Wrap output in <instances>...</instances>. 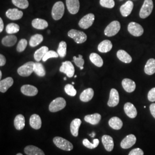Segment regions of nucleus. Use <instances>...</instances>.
Listing matches in <instances>:
<instances>
[{
  "label": "nucleus",
  "instance_id": "1",
  "mask_svg": "<svg viewBox=\"0 0 155 155\" xmlns=\"http://www.w3.org/2000/svg\"><path fill=\"white\" fill-rule=\"evenodd\" d=\"M64 13V5L61 1H58L54 5L52 9V17L55 20H59L63 16Z\"/></svg>",
  "mask_w": 155,
  "mask_h": 155
},
{
  "label": "nucleus",
  "instance_id": "2",
  "mask_svg": "<svg viewBox=\"0 0 155 155\" xmlns=\"http://www.w3.org/2000/svg\"><path fill=\"white\" fill-rule=\"evenodd\" d=\"M68 36L74 39L77 44H82L87 40V35L82 31L76 29H71L68 32Z\"/></svg>",
  "mask_w": 155,
  "mask_h": 155
},
{
  "label": "nucleus",
  "instance_id": "3",
  "mask_svg": "<svg viewBox=\"0 0 155 155\" xmlns=\"http://www.w3.org/2000/svg\"><path fill=\"white\" fill-rule=\"evenodd\" d=\"M53 142L58 148L63 150L70 151L73 149V145L71 143L61 137H54Z\"/></svg>",
  "mask_w": 155,
  "mask_h": 155
},
{
  "label": "nucleus",
  "instance_id": "4",
  "mask_svg": "<svg viewBox=\"0 0 155 155\" xmlns=\"http://www.w3.org/2000/svg\"><path fill=\"white\" fill-rule=\"evenodd\" d=\"M66 106V100L63 98L58 97L53 100L49 106V110L51 112H57L63 109Z\"/></svg>",
  "mask_w": 155,
  "mask_h": 155
},
{
  "label": "nucleus",
  "instance_id": "5",
  "mask_svg": "<svg viewBox=\"0 0 155 155\" xmlns=\"http://www.w3.org/2000/svg\"><path fill=\"white\" fill-rule=\"evenodd\" d=\"M153 9L152 0H145L140 11V17L141 18H146L151 14Z\"/></svg>",
  "mask_w": 155,
  "mask_h": 155
},
{
  "label": "nucleus",
  "instance_id": "6",
  "mask_svg": "<svg viewBox=\"0 0 155 155\" xmlns=\"http://www.w3.org/2000/svg\"><path fill=\"white\" fill-rule=\"evenodd\" d=\"M34 65L35 63L33 61H28L24 65L20 67L17 70L18 75L24 77L30 76L32 73L34 72Z\"/></svg>",
  "mask_w": 155,
  "mask_h": 155
},
{
  "label": "nucleus",
  "instance_id": "7",
  "mask_svg": "<svg viewBox=\"0 0 155 155\" xmlns=\"http://www.w3.org/2000/svg\"><path fill=\"white\" fill-rule=\"evenodd\" d=\"M121 28L120 23L118 21H113L110 22L105 28L104 33L106 36L111 37L115 36L120 31Z\"/></svg>",
  "mask_w": 155,
  "mask_h": 155
},
{
  "label": "nucleus",
  "instance_id": "8",
  "mask_svg": "<svg viewBox=\"0 0 155 155\" xmlns=\"http://www.w3.org/2000/svg\"><path fill=\"white\" fill-rule=\"evenodd\" d=\"M127 30L132 35L136 37L140 36L144 33L143 27L137 22H130L127 26Z\"/></svg>",
  "mask_w": 155,
  "mask_h": 155
},
{
  "label": "nucleus",
  "instance_id": "9",
  "mask_svg": "<svg viewBox=\"0 0 155 155\" xmlns=\"http://www.w3.org/2000/svg\"><path fill=\"white\" fill-rule=\"evenodd\" d=\"M95 16L93 13H89L83 16L79 22V26L82 29L90 28L93 24Z\"/></svg>",
  "mask_w": 155,
  "mask_h": 155
},
{
  "label": "nucleus",
  "instance_id": "10",
  "mask_svg": "<svg viewBox=\"0 0 155 155\" xmlns=\"http://www.w3.org/2000/svg\"><path fill=\"white\" fill-rule=\"evenodd\" d=\"M59 70L61 72L64 73L68 78L72 77L75 72L74 67L72 63L70 61L63 62Z\"/></svg>",
  "mask_w": 155,
  "mask_h": 155
},
{
  "label": "nucleus",
  "instance_id": "11",
  "mask_svg": "<svg viewBox=\"0 0 155 155\" xmlns=\"http://www.w3.org/2000/svg\"><path fill=\"white\" fill-rule=\"evenodd\" d=\"M136 140V137L134 134L127 135L121 142V147L123 149H129L135 144Z\"/></svg>",
  "mask_w": 155,
  "mask_h": 155
},
{
  "label": "nucleus",
  "instance_id": "12",
  "mask_svg": "<svg viewBox=\"0 0 155 155\" xmlns=\"http://www.w3.org/2000/svg\"><path fill=\"white\" fill-rule=\"evenodd\" d=\"M119 101L120 96L118 91L116 89H111L109 100L107 102V105L109 107H115L119 104Z\"/></svg>",
  "mask_w": 155,
  "mask_h": 155
},
{
  "label": "nucleus",
  "instance_id": "13",
  "mask_svg": "<svg viewBox=\"0 0 155 155\" xmlns=\"http://www.w3.org/2000/svg\"><path fill=\"white\" fill-rule=\"evenodd\" d=\"M66 5L68 12L72 15H75L79 10L80 3L79 0H66Z\"/></svg>",
  "mask_w": 155,
  "mask_h": 155
},
{
  "label": "nucleus",
  "instance_id": "14",
  "mask_svg": "<svg viewBox=\"0 0 155 155\" xmlns=\"http://www.w3.org/2000/svg\"><path fill=\"white\" fill-rule=\"evenodd\" d=\"M6 16L12 20H17L22 18L23 12L16 8L9 9L6 12Z\"/></svg>",
  "mask_w": 155,
  "mask_h": 155
},
{
  "label": "nucleus",
  "instance_id": "15",
  "mask_svg": "<svg viewBox=\"0 0 155 155\" xmlns=\"http://www.w3.org/2000/svg\"><path fill=\"white\" fill-rule=\"evenodd\" d=\"M21 91L24 95L30 97L35 96L38 93V89L30 84L23 85L21 88Z\"/></svg>",
  "mask_w": 155,
  "mask_h": 155
},
{
  "label": "nucleus",
  "instance_id": "16",
  "mask_svg": "<svg viewBox=\"0 0 155 155\" xmlns=\"http://www.w3.org/2000/svg\"><path fill=\"white\" fill-rule=\"evenodd\" d=\"M124 111H125V114L129 118H134L137 116V109L132 104H131L130 102L126 103L124 105Z\"/></svg>",
  "mask_w": 155,
  "mask_h": 155
},
{
  "label": "nucleus",
  "instance_id": "17",
  "mask_svg": "<svg viewBox=\"0 0 155 155\" xmlns=\"http://www.w3.org/2000/svg\"><path fill=\"white\" fill-rule=\"evenodd\" d=\"M133 2L131 1H127L124 5L120 7V12L122 16L127 17L131 13L133 10Z\"/></svg>",
  "mask_w": 155,
  "mask_h": 155
},
{
  "label": "nucleus",
  "instance_id": "18",
  "mask_svg": "<svg viewBox=\"0 0 155 155\" xmlns=\"http://www.w3.org/2000/svg\"><path fill=\"white\" fill-rule=\"evenodd\" d=\"M102 142L105 150L111 152L114 148V141L113 138L109 135H104L102 137Z\"/></svg>",
  "mask_w": 155,
  "mask_h": 155
},
{
  "label": "nucleus",
  "instance_id": "19",
  "mask_svg": "<svg viewBox=\"0 0 155 155\" xmlns=\"http://www.w3.org/2000/svg\"><path fill=\"white\" fill-rule=\"evenodd\" d=\"M122 85L124 89L127 93H132L136 87L135 82L128 78H125L122 80Z\"/></svg>",
  "mask_w": 155,
  "mask_h": 155
},
{
  "label": "nucleus",
  "instance_id": "20",
  "mask_svg": "<svg viewBox=\"0 0 155 155\" xmlns=\"http://www.w3.org/2000/svg\"><path fill=\"white\" fill-rule=\"evenodd\" d=\"M13 79L11 77H8L1 80L0 81V91L1 93H5L6 91L11 87L13 84Z\"/></svg>",
  "mask_w": 155,
  "mask_h": 155
},
{
  "label": "nucleus",
  "instance_id": "21",
  "mask_svg": "<svg viewBox=\"0 0 155 155\" xmlns=\"http://www.w3.org/2000/svg\"><path fill=\"white\" fill-rule=\"evenodd\" d=\"M24 152L27 155H45L44 152L34 145H28L24 148Z\"/></svg>",
  "mask_w": 155,
  "mask_h": 155
},
{
  "label": "nucleus",
  "instance_id": "22",
  "mask_svg": "<svg viewBox=\"0 0 155 155\" xmlns=\"http://www.w3.org/2000/svg\"><path fill=\"white\" fill-rule=\"evenodd\" d=\"M31 127L35 129H39L41 127V120L40 117L36 114H32L29 119Z\"/></svg>",
  "mask_w": 155,
  "mask_h": 155
},
{
  "label": "nucleus",
  "instance_id": "23",
  "mask_svg": "<svg viewBox=\"0 0 155 155\" xmlns=\"http://www.w3.org/2000/svg\"><path fill=\"white\" fill-rule=\"evenodd\" d=\"M94 94L93 89L91 88L86 89L83 91L82 93L80 95V100L84 102H89L93 98Z\"/></svg>",
  "mask_w": 155,
  "mask_h": 155
},
{
  "label": "nucleus",
  "instance_id": "24",
  "mask_svg": "<svg viewBox=\"0 0 155 155\" xmlns=\"http://www.w3.org/2000/svg\"><path fill=\"white\" fill-rule=\"evenodd\" d=\"M113 45L110 40H105L100 43L98 46V50L100 52L106 53L112 49Z\"/></svg>",
  "mask_w": 155,
  "mask_h": 155
},
{
  "label": "nucleus",
  "instance_id": "25",
  "mask_svg": "<svg viewBox=\"0 0 155 155\" xmlns=\"http://www.w3.org/2000/svg\"><path fill=\"white\" fill-rule=\"evenodd\" d=\"M82 121L79 118H75L73 120L70 124V130L72 136L77 137L79 133V129L81 125Z\"/></svg>",
  "mask_w": 155,
  "mask_h": 155
},
{
  "label": "nucleus",
  "instance_id": "26",
  "mask_svg": "<svg viewBox=\"0 0 155 155\" xmlns=\"http://www.w3.org/2000/svg\"><path fill=\"white\" fill-rule=\"evenodd\" d=\"M32 25L33 28L37 29H45L48 27V24L44 19L35 18L32 21Z\"/></svg>",
  "mask_w": 155,
  "mask_h": 155
},
{
  "label": "nucleus",
  "instance_id": "27",
  "mask_svg": "<svg viewBox=\"0 0 155 155\" xmlns=\"http://www.w3.org/2000/svg\"><path fill=\"white\" fill-rule=\"evenodd\" d=\"M144 71L146 74L151 75L155 73V59H150L145 64L144 67Z\"/></svg>",
  "mask_w": 155,
  "mask_h": 155
},
{
  "label": "nucleus",
  "instance_id": "28",
  "mask_svg": "<svg viewBox=\"0 0 155 155\" xmlns=\"http://www.w3.org/2000/svg\"><path fill=\"white\" fill-rule=\"evenodd\" d=\"M117 58L121 61L125 63H130L132 61V58L130 55L124 50H120L117 52Z\"/></svg>",
  "mask_w": 155,
  "mask_h": 155
},
{
  "label": "nucleus",
  "instance_id": "29",
  "mask_svg": "<svg viewBox=\"0 0 155 155\" xmlns=\"http://www.w3.org/2000/svg\"><path fill=\"white\" fill-rule=\"evenodd\" d=\"M109 125L113 129L120 130L122 128L123 122L120 118L117 117H113L109 120Z\"/></svg>",
  "mask_w": 155,
  "mask_h": 155
},
{
  "label": "nucleus",
  "instance_id": "30",
  "mask_svg": "<svg viewBox=\"0 0 155 155\" xmlns=\"http://www.w3.org/2000/svg\"><path fill=\"white\" fill-rule=\"evenodd\" d=\"M84 121L92 125H97L101 120V116L99 113L87 115L84 117Z\"/></svg>",
  "mask_w": 155,
  "mask_h": 155
},
{
  "label": "nucleus",
  "instance_id": "31",
  "mask_svg": "<svg viewBox=\"0 0 155 155\" xmlns=\"http://www.w3.org/2000/svg\"><path fill=\"white\" fill-rule=\"evenodd\" d=\"M14 125L17 130H21L23 129L25 125L24 116L22 114H18L16 116L14 120Z\"/></svg>",
  "mask_w": 155,
  "mask_h": 155
},
{
  "label": "nucleus",
  "instance_id": "32",
  "mask_svg": "<svg viewBox=\"0 0 155 155\" xmlns=\"http://www.w3.org/2000/svg\"><path fill=\"white\" fill-rule=\"evenodd\" d=\"M17 38L13 35H9L5 36L2 40V44L6 47H12L16 43Z\"/></svg>",
  "mask_w": 155,
  "mask_h": 155
},
{
  "label": "nucleus",
  "instance_id": "33",
  "mask_svg": "<svg viewBox=\"0 0 155 155\" xmlns=\"http://www.w3.org/2000/svg\"><path fill=\"white\" fill-rule=\"evenodd\" d=\"M48 51V48L46 46H43L40 48L36 51L34 54V58L35 61L39 62L44 58L46 53Z\"/></svg>",
  "mask_w": 155,
  "mask_h": 155
},
{
  "label": "nucleus",
  "instance_id": "34",
  "mask_svg": "<svg viewBox=\"0 0 155 155\" xmlns=\"http://www.w3.org/2000/svg\"><path fill=\"white\" fill-rule=\"evenodd\" d=\"M90 60L94 65L97 67H101L103 66L104 61L102 58L96 53H91L90 55Z\"/></svg>",
  "mask_w": 155,
  "mask_h": 155
},
{
  "label": "nucleus",
  "instance_id": "35",
  "mask_svg": "<svg viewBox=\"0 0 155 155\" xmlns=\"http://www.w3.org/2000/svg\"><path fill=\"white\" fill-rule=\"evenodd\" d=\"M43 41V36L40 34H36L31 36L29 40V45L32 47H36Z\"/></svg>",
  "mask_w": 155,
  "mask_h": 155
},
{
  "label": "nucleus",
  "instance_id": "36",
  "mask_svg": "<svg viewBox=\"0 0 155 155\" xmlns=\"http://www.w3.org/2000/svg\"><path fill=\"white\" fill-rule=\"evenodd\" d=\"M34 72L39 77H43L45 75V70L43 65L40 63V62H36L35 63L34 65Z\"/></svg>",
  "mask_w": 155,
  "mask_h": 155
},
{
  "label": "nucleus",
  "instance_id": "37",
  "mask_svg": "<svg viewBox=\"0 0 155 155\" xmlns=\"http://www.w3.org/2000/svg\"><path fill=\"white\" fill-rule=\"evenodd\" d=\"M20 31V27L15 23H10L6 25V33L12 35Z\"/></svg>",
  "mask_w": 155,
  "mask_h": 155
},
{
  "label": "nucleus",
  "instance_id": "38",
  "mask_svg": "<svg viewBox=\"0 0 155 155\" xmlns=\"http://www.w3.org/2000/svg\"><path fill=\"white\" fill-rule=\"evenodd\" d=\"M57 52L59 54V56L61 58H64L66 56L67 54V44L65 41H62L59 43Z\"/></svg>",
  "mask_w": 155,
  "mask_h": 155
},
{
  "label": "nucleus",
  "instance_id": "39",
  "mask_svg": "<svg viewBox=\"0 0 155 155\" xmlns=\"http://www.w3.org/2000/svg\"><path fill=\"white\" fill-rule=\"evenodd\" d=\"M100 143V141L98 139H94L93 140V143H91L87 139H84L83 140V144L84 146L87 147L89 149H94L97 148Z\"/></svg>",
  "mask_w": 155,
  "mask_h": 155
},
{
  "label": "nucleus",
  "instance_id": "40",
  "mask_svg": "<svg viewBox=\"0 0 155 155\" xmlns=\"http://www.w3.org/2000/svg\"><path fill=\"white\" fill-rule=\"evenodd\" d=\"M13 5L22 9H27L29 6L28 0H12Z\"/></svg>",
  "mask_w": 155,
  "mask_h": 155
},
{
  "label": "nucleus",
  "instance_id": "41",
  "mask_svg": "<svg viewBox=\"0 0 155 155\" xmlns=\"http://www.w3.org/2000/svg\"><path fill=\"white\" fill-rule=\"evenodd\" d=\"M64 91L67 94L71 97H74L77 94V90L74 88L73 84H66L64 87Z\"/></svg>",
  "mask_w": 155,
  "mask_h": 155
},
{
  "label": "nucleus",
  "instance_id": "42",
  "mask_svg": "<svg viewBox=\"0 0 155 155\" xmlns=\"http://www.w3.org/2000/svg\"><path fill=\"white\" fill-rule=\"evenodd\" d=\"M27 43H27V41L26 39H21L17 46V51L18 52H23L24 50H25V48L27 46Z\"/></svg>",
  "mask_w": 155,
  "mask_h": 155
},
{
  "label": "nucleus",
  "instance_id": "43",
  "mask_svg": "<svg viewBox=\"0 0 155 155\" xmlns=\"http://www.w3.org/2000/svg\"><path fill=\"white\" fill-rule=\"evenodd\" d=\"M100 5L107 8H113L115 5L114 0H100Z\"/></svg>",
  "mask_w": 155,
  "mask_h": 155
},
{
  "label": "nucleus",
  "instance_id": "44",
  "mask_svg": "<svg viewBox=\"0 0 155 155\" xmlns=\"http://www.w3.org/2000/svg\"><path fill=\"white\" fill-rule=\"evenodd\" d=\"M59 56V54H58V52H56L54 51H48L46 54L45 55L44 58H43V61H46L48 59L50 58H58Z\"/></svg>",
  "mask_w": 155,
  "mask_h": 155
},
{
  "label": "nucleus",
  "instance_id": "45",
  "mask_svg": "<svg viewBox=\"0 0 155 155\" xmlns=\"http://www.w3.org/2000/svg\"><path fill=\"white\" fill-rule=\"evenodd\" d=\"M73 59H74V62L75 63V64L78 67L81 68L84 65V61L83 59V56L81 55H79V57L77 58L76 56H74L73 57Z\"/></svg>",
  "mask_w": 155,
  "mask_h": 155
},
{
  "label": "nucleus",
  "instance_id": "46",
  "mask_svg": "<svg viewBox=\"0 0 155 155\" xmlns=\"http://www.w3.org/2000/svg\"><path fill=\"white\" fill-rule=\"evenodd\" d=\"M148 99L150 102L155 101V87L150 90L148 94Z\"/></svg>",
  "mask_w": 155,
  "mask_h": 155
},
{
  "label": "nucleus",
  "instance_id": "47",
  "mask_svg": "<svg viewBox=\"0 0 155 155\" xmlns=\"http://www.w3.org/2000/svg\"><path fill=\"white\" fill-rule=\"evenodd\" d=\"M128 155H144V152L140 148H135L132 150Z\"/></svg>",
  "mask_w": 155,
  "mask_h": 155
},
{
  "label": "nucleus",
  "instance_id": "48",
  "mask_svg": "<svg viewBox=\"0 0 155 155\" xmlns=\"http://www.w3.org/2000/svg\"><path fill=\"white\" fill-rule=\"evenodd\" d=\"M6 60L5 57L2 54L0 55V66H4L6 64Z\"/></svg>",
  "mask_w": 155,
  "mask_h": 155
},
{
  "label": "nucleus",
  "instance_id": "49",
  "mask_svg": "<svg viewBox=\"0 0 155 155\" xmlns=\"http://www.w3.org/2000/svg\"><path fill=\"white\" fill-rule=\"evenodd\" d=\"M150 109L152 116L155 118V104H152L150 105Z\"/></svg>",
  "mask_w": 155,
  "mask_h": 155
},
{
  "label": "nucleus",
  "instance_id": "50",
  "mask_svg": "<svg viewBox=\"0 0 155 155\" xmlns=\"http://www.w3.org/2000/svg\"><path fill=\"white\" fill-rule=\"evenodd\" d=\"M4 22L2 21V19L1 18H0V32H2L3 31L4 29Z\"/></svg>",
  "mask_w": 155,
  "mask_h": 155
},
{
  "label": "nucleus",
  "instance_id": "51",
  "mask_svg": "<svg viewBox=\"0 0 155 155\" xmlns=\"http://www.w3.org/2000/svg\"><path fill=\"white\" fill-rule=\"evenodd\" d=\"M95 135V133H93L92 134H90V136L91 137H94V136Z\"/></svg>",
  "mask_w": 155,
  "mask_h": 155
},
{
  "label": "nucleus",
  "instance_id": "52",
  "mask_svg": "<svg viewBox=\"0 0 155 155\" xmlns=\"http://www.w3.org/2000/svg\"><path fill=\"white\" fill-rule=\"evenodd\" d=\"M1 78H2V71H0V78L1 79Z\"/></svg>",
  "mask_w": 155,
  "mask_h": 155
},
{
  "label": "nucleus",
  "instance_id": "53",
  "mask_svg": "<svg viewBox=\"0 0 155 155\" xmlns=\"http://www.w3.org/2000/svg\"><path fill=\"white\" fill-rule=\"evenodd\" d=\"M16 155H23L22 153H17Z\"/></svg>",
  "mask_w": 155,
  "mask_h": 155
},
{
  "label": "nucleus",
  "instance_id": "54",
  "mask_svg": "<svg viewBox=\"0 0 155 155\" xmlns=\"http://www.w3.org/2000/svg\"><path fill=\"white\" fill-rule=\"evenodd\" d=\"M83 68H84L83 67H81V68H80V69H81V70H83Z\"/></svg>",
  "mask_w": 155,
  "mask_h": 155
},
{
  "label": "nucleus",
  "instance_id": "55",
  "mask_svg": "<svg viewBox=\"0 0 155 155\" xmlns=\"http://www.w3.org/2000/svg\"><path fill=\"white\" fill-rule=\"evenodd\" d=\"M67 79V78L64 77V80H66Z\"/></svg>",
  "mask_w": 155,
  "mask_h": 155
},
{
  "label": "nucleus",
  "instance_id": "56",
  "mask_svg": "<svg viewBox=\"0 0 155 155\" xmlns=\"http://www.w3.org/2000/svg\"><path fill=\"white\" fill-rule=\"evenodd\" d=\"M74 77L76 78L77 77V75H75V76H74Z\"/></svg>",
  "mask_w": 155,
  "mask_h": 155
},
{
  "label": "nucleus",
  "instance_id": "57",
  "mask_svg": "<svg viewBox=\"0 0 155 155\" xmlns=\"http://www.w3.org/2000/svg\"><path fill=\"white\" fill-rule=\"evenodd\" d=\"M48 33H50V31H48Z\"/></svg>",
  "mask_w": 155,
  "mask_h": 155
},
{
  "label": "nucleus",
  "instance_id": "58",
  "mask_svg": "<svg viewBox=\"0 0 155 155\" xmlns=\"http://www.w3.org/2000/svg\"><path fill=\"white\" fill-rule=\"evenodd\" d=\"M74 82H72V84H74Z\"/></svg>",
  "mask_w": 155,
  "mask_h": 155
}]
</instances>
